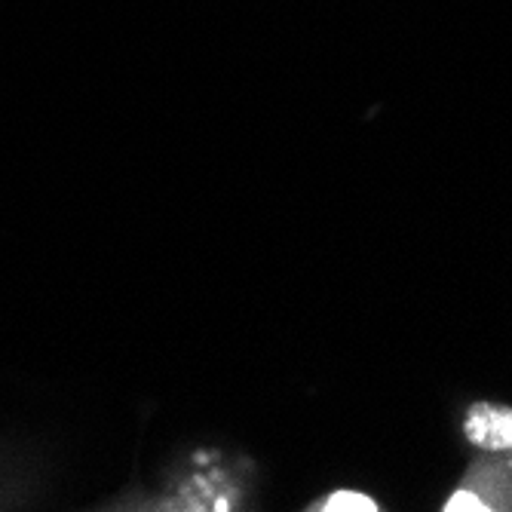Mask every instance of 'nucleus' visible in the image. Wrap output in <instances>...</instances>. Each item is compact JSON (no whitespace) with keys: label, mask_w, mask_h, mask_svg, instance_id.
Segmentation results:
<instances>
[{"label":"nucleus","mask_w":512,"mask_h":512,"mask_svg":"<svg viewBox=\"0 0 512 512\" xmlns=\"http://www.w3.org/2000/svg\"><path fill=\"white\" fill-rule=\"evenodd\" d=\"M448 512H457V509H476V512H482V509H488L476 494H470V491H457L451 500H448V506H445Z\"/></svg>","instance_id":"f03ea898"},{"label":"nucleus","mask_w":512,"mask_h":512,"mask_svg":"<svg viewBox=\"0 0 512 512\" xmlns=\"http://www.w3.org/2000/svg\"><path fill=\"white\" fill-rule=\"evenodd\" d=\"M322 509H329V512H375L378 509V503L371 500V497H365V494H356V491H338V494H332L329 500H325V506Z\"/></svg>","instance_id":"f257e3e1"}]
</instances>
